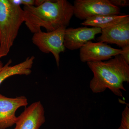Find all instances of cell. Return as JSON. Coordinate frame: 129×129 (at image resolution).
Wrapping results in <instances>:
<instances>
[{
  "label": "cell",
  "instance_id": "obj_1",
  "mask_svg": "<svg viewBox=\"0 0 129 129\" xmlns=\"http://www.w3.org/2000/svg\"><path fill=\"white\" fill-rule=\"evenodd\" d=\"M24 22L34 34L45 28L47 32L67 28L74 15L73 6L67 0H45L39 6H24Z\"/></svg>",
  "mask_w": 129,
  "mask_h": 129
},
{
  "label": "cell",
  "instance_id": "obj_2",
  "mask_svg": "<svg viewBox=\"0 0 129 129\" xmlns=\"http://www.w3.org/2000/svg\"><path fill=\"white\" fill-rule=\"evenodd\" d=\"M87 65L94 76L90 81L92 92L101 93L109 89L115 95L123 97L124 82H129V64L120 55L104 61L89 62Z\"/></svg>",
  "mask_w": 129,
  "mask_h": 129
},
{
  "label": "cell",
  "instance_id": "obj_3",
  "mask_svg": "<svg viewBox=\"0 0 129 129\" xmlns=\"http://www.w3.org/2000/svg\"><path fill=\"white\" fill-rule=\"evenodd\" d=\"M24 22L20 6L12 0H0V60L9 53Z\"/></svg>",
  "mask_w": 129,
  "mask_h": 129
},
{
  "label": "cell",
  "instance_id": "obj_4",
  "mask_svg": "<svg viewBox=\"0 0 129 129\" xmlns=\"http://www.w3.org/2000/svg\"><path fill=\"white\" fill-rule=\"evenodd\" d=\"M66 28L62 27L49 32L41 30L34 34L32 38V43L42 52L53 55L58 67L60 64V53L64 52L66 48L64 38Z\"/></svg>",
  "mask_w": 129,
  "mask_h": 129
},
{
  "label": "cell",
  "instance_id": "obj_5",
  "mask_svg": "<svg viewBox=\"0 0 129 129\" xmlns=\"http://www.w3.org/2000/svg\"><path fill=\"white\" fill-rule=\"evenodd\" d=\"M74 15L81 20L94 16L118 15L120 8L112 5L109 0H75L74 2Z\"/></svg>",
  "mask_w": 129,
  "mask_h": 129
},
{
  "label": "cell",
  "instance_id": "obj_6",
  "mask_svg": "<svg viewBox=\"0 0 129 129\" xmlns=\"http://www.w3.org/2000/svg\"><path fill=\"white\" fill-rule=\"evenodd\" d=\"M122 50L113 48L105 43L88 42L80 48V58L83 62L102 61L120 55Z\"/></svg>",
  "mask_w": 129,
  "mask_h": 129
},
{
  "label": "cell",
  "instance_id": "obj_7",
  "mask_svg": "<svg viewBox=\"0 0 129 129\" xmlns=\"http://www.w3.org/2000/svg\"><path fill=\"white\" fill-rule=\"evenodd\" d=\"M28 104L27 99L24 96L10 98L0 94V129H6L15 124L17 118L16 111Z\"/></svg>",
  "mask_w": 129,
  "mask_h": 129
},
{
  "label": "cell",
  "instance_id": "obj_8",
  "mask_svg": "<svg viewBox=\"0 0 129 129\" xmlns=\"http://www.w3.org/2000/svg\"><path fill=\"white\" fill-rule=\"evenodd\" d=\"M99 28L88 27L87 26L66 28L64 38L65 48L70 50L80 49L88 42L95 39L96 35L101 34Z\"/></svg>",
  "mask_w": 129,
  "mask_h": 129
},
{
  "label": "cell",
  "instance_id": "obj_9",
  "mask_svg": "<svg viewBox=\"0 0 129 129\" xmlns=\"http://www.w3.org/2000/svg\"><path fill=\"white\" fill-rule=\"evenodd\" d=\"M45 122L43 105L40 101L35 102L17 117L14 129H39Z\"/></svg>",
  "mask_w": 129,
  "mask_h": 129
},
{
  "label": "cell",
  "instance_id": "obj_10",
  "mask_svg": "<svg viewBox=\"0 0 129 129\" xmlns=\"http://www.w3.org/2000/svg\"><path fill=\"white\" fill-rule=\"evenodd\" d=\"M98 42L114 44L121 48L129 45V20L102 29Z\"/></svg>",
  "mask_w": 129,
  "mask_h": 129
},
{
  "label": "cell",
  "instance_id": "obj_11",
  "mask_svg": "<svg viewBox=\"0 0 129 129\" xmlns=\"http://www.w3.org/2000/svg\"><path fill=\"white\" fill-rule=\"evenodd\" d=\"M35 57H28L22 62L11 66L12 61L9 60L0 70V85L8 78L15 75H28L32 72V68Z\"/></svg>",
  "mask_w": 129,
  "mask_h": 129
},
{
  "label": "cell",
  "instance_id": "obj_12",
  "mask_svg": "<svg viewBox=\"0 0 129 129\" xmlns=\"http://www.w3.org/2000/svg\"><path fill=\"white\" fill-rule=\"evenodd\" d=\"M129 20V15H104L94 16L83 21L81 25L103 29Z\"/></svg>",
  "mask_w": 129,
  "mask_h": 129
},
{
  "label": "cell",
  "instance_id": "obj_13",
  "mask_svg": "<svg viewBox=\"0 0 129 129\" xmlns=\"http://www.w3.org/2000/svg\"><path fill=\"white\" fill-rule=\"evenodd\" d=\"M118 129H129V108L126 106L122 112L120 126Z\"/></svg>",
  "mask_w": 129,
  "mask_h": 129
},
{
  "label": "cell",
  "instance_id": "obj_14",
  "mask_svg": "<svg viewBox=\"0 0 129 129\" xmlns=\"http://www.w3.org/2000/svg\"><path fill=\"white\" fill-rule=\"evenodd\" d=\"M111 3L117 7H124L129 6V0H109Z\"/></svg>",
  "mask_w": 129,
  "mask_h": 129
},
{
  "label": "cell",
  "instance_id": "obj_15",
  "mask_svg": "<svg viewBox=\"0 0 129 129\" xmlns=\"http://www.w3.org/2000/svg\"><path fill=\"white\" fill-rule=\"evenodd\" d=\"M120 54L123 60L129 64V45L122 47Z\"/></svg>",
  "mask_w": 129,
  "mask_h": 129
},
{
  "label": "cell",
  "instance_id": "obj_16",
  "mask_svg": "<svg viewBox=\"0 0 129 129\" xmlns=\"http://www.w3.org/2000/svg\"><path fill=\"white\" fill-rule=\"evenodd\" d=\"M13 3L16 5H23L24 6H35V0H12Z\"/></svg>",
  "mask_w": 129,
  "mask_h": 129
},
{
  "label": "cell",
  "instance_id": "obj_17",
  "mask_svg": "<svg viewBox=\"0 0 129 129\" xmlns=\"http://www.w3.org/2000/svg\"><path fill=\"white\" fill-rule=\"evenodd\" d=\"M45 0H35V6L36 7L42 5Z\"/></svg>",
  "mask_w": 129,
  "mask_h": 129
},
{
  "label": "cell",
  "instance_id": "obj_18",
  "mask_svg": "<svg viewBox=\"0 0 129 129\" xmlns=\"http://www.w3.org/2000/svg\"><path fill=\"white\" fill-rule=\"evenodd\" d=\"M3 67V63L2 61H1V60H0V70L2 69V68Z\"/></svg>",
  "mask_w": 129,
  "mask_h": 129
}]
</instances>
